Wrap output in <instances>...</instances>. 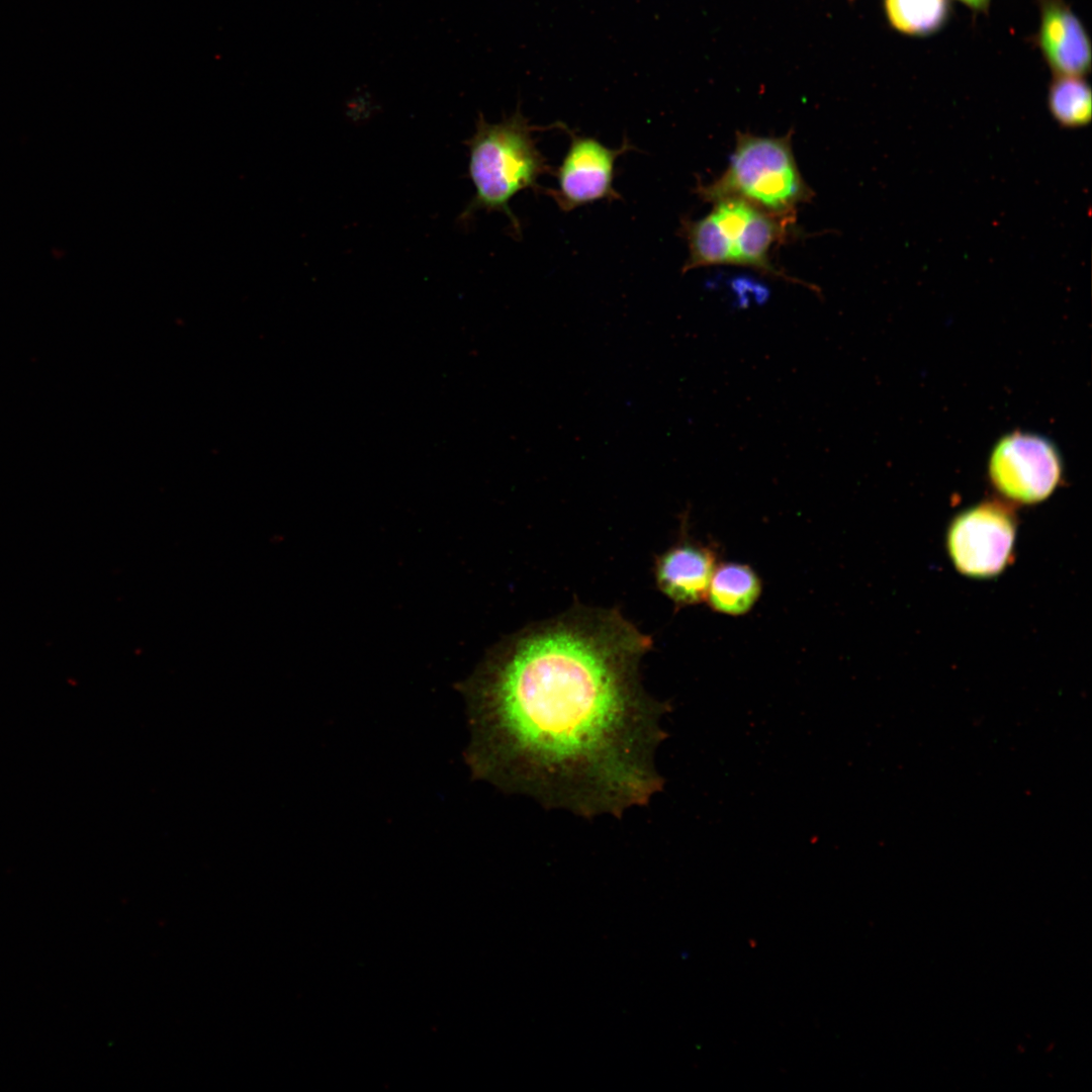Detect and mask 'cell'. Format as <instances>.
Returning a JSON list of instances; mask_svg holds the SVG:
<instances>
[{
  "instance_id": "6da1fadb",
  "label": "cell",
  "mask_w": 1092,
  "mask_h": 1092,
  "mask_svg": "<svg viewBox=\"0 0 1092 1092\" xmlns=\"http://www.w3.org/2000/svg\"><path fill=\"white\" fill-rule=\"evenodd\" d=\"M651 647L618 609L584 606L498 642L455 685L472 779L586 818L647 805L664 786L655 752L671 710L641 682Z\"/></svg>"
},
{
  "instance_id": "7a4b0ae2",
  "label": "cell",
  "mask_w": 1092,
  "mask_h": 1092,
  "mask_svg": "<svg viewBox=\"0 0 1092 1092\" xmlns=\"http://www.w3.org/2000/svg\"><path fill=\"white\" fill-rule=\"evenodd\" d=\"M536 130L541 127L530 124L519 108L497 123H489L479 115L476 129L467 141L468 172L475 192L462 219L479 210L497 211L508 217L515 235L521 236L520 221L510 203L523 190L542 192L538 180L552 172L537 146Z\"/></svg>"
},
{
  "instance_id": "3957f363",
  "label": "cell",
  "mask_w": 1092,
  "mask_h": 1092,
  "mask_svg": "<svg viewBox=\"0 0 1092 1092\" xmlns=\"http://www.w3.org/2000/svg\"><path fill=\"white\" fill-rule=\"evenodd\" d=\"M696 192L706 202L740 199L792 219L797 206L814 196L797 166L791 132L778 138L737 132L727 169L713 182L698 184Z\"/></svg>"
},
{
  "instance_id": "277c9868",
  "label": "cell",
  "mask_w": 1092,
  "mask_h": 1092,
  "mask_svg": "<svg viewBox=\"0 0 1092 1092\" xmlns=\"http://www.w3.org/2000/svg\"><path fill=\"white\" fill-rule=\"evenodd\" d=\"M709 213L716 265L750 267L764 274L800 282L780 271L770 252L783 241L794 219L779 217L740 199L717 201Z\"/></svg>"
},
{
  "instance_id": "5b68a950",
  "label": "cell",
  "mask_w": 1092,
  "mask_h": 1092,
  "mask_svg": "<svg viewBox=\"0 0 1092 1092\" xmlns=\"http://www.w3.org/2000/svg\"><path fill=\"white\" fill-rule=\"evenodd\" d=\"M1015 533L1013 513L1003 504L985 502L953 519L947 530V551L961 573L993 577L1010 561Z\"/></svg>"
},
{
  "instance_id": "8992f818",
  "label": "cell",
  "mask_w": 1092,
  "mask_h": 1092,
  "mask_svg": "<svg viewBox=\"0 0 1092 1092\" xmlns=\"http://www.w3.org/2000/svg\"><path fill=\"white\" fill-rule=\"evenodd\" d=\"M568 149L555 170L556 188L543 189L564 212L600 200H622L614 187L617 159L637 149L625 138L619 149H610L592 136L579 135L566 125Z\"/></svg>"
},
{
  "instance_id": "52a82bcc",
  "label": "cell",
  "mask_w": 1092,
  "mask_h": 1092,
  "mask_svg": "<svg viewBox=\"0 0 1092 1092\" xmlns=\"http://www.w3.org/2000/svg\"><path fill=\"white\" fill-rule=\"evenodd\" d=\"M1061 462L1055 448L1045 439L1028 434H1013L995 447L989 474L996 489L1020 504L1045 499L1061 478Z\"/></svg>"
},
{
  "instance_id": "ba28073f",
  "label": "cell",
  "mask_w": 1092,
  "mask_h": 1092,
  "mask_svg": "<svg viewBox=\"0 0 1092 1092\" xmlns=\"http://www.w3.org/2000/svg\"><path fill=\"white\" fill-rule=\"evenodd\" d=\"M717 565L711 545L685 535L655 557V582L676 607L697 605L705 601Z\"/></svg>"
},
{
  "instance_id": "9c48e42d",
  "label": "cell",
  "mask_w": 1092,
  "mask_h": 1092,
  "mask_svg": "<svg viewBox=\"0 0 1092 1092\" xmlns=\"http://www.w3.org/2000/svg\"><path fill=\"white\" fill-rule=\"evenodd\" d=\"M1038 40L1043 57L1058 75L1081 77L1089 71V37L1078 17L1060 1L1043 3Z\"/></svg>"
},
{
  "instance_id": "30bf717a",
  "label": "cell",
  "mask_w": 1092,
  "mask_h": 1092,
  "mask_svg": "<svg viewBox=\"0 0 1092 1092\" xmlns=\"http://www.w3.org/2000/svg\"><path fill=\"white\" fill-rule=\"evenodd\" d=\"M761 592V579L752 567L725 562L717 565L705 601L714 612L737 617L751 611Z\"/></svg>"
},
{
  "instance_id": "8fae6325",
  "label": "cell",
  "mask_w": 1092,
  "mask_h": 1092,
  "mask_svg": "<svg viewBox=\"0 0 1092 1092\" xmlns=\"http://www.w3.org/2000/svg\"><path fill=\"white\" fill-rule=\"evenodd\" d=\"M1048 103L1052 115L1063 126L1080 127L1091 120V90L1081 77L1059 75L1051 85Z\"/></svg>"
},
{
  "instance_id": "7c38bea8",
  "label": "cell",
  "mask_w": 1092,
  "mask_h": 1092,
  "mask_svg": "<svg viewBox=\"0 0 1092 1092\" xmlns=\"http://www.w3.org/2000/svg\"><path fill=\"white\" fill-rule=\"evenodd\" d=\"M886 15L898 31L926 35L937 31L946 21V0H884Z\"/></svg>"
},
{
  "instance_id": "4fadbf2b",
  "label": "cell",
  "mask_w": 1092,
  "mask_h": 1092,
  "mask_svg": "<svg viewBox=\"0 0 1092 1092\" xmlns=\"http://www.w3.org/2000/svg\"><path fill=\"white\" fill-rule=\"evenodd\" d=\"M960 1L963 2L964 4H966L967 6L971 7L972 9L978 10V11L986 9L989 2H990V0H960Z\"/></svg>"
}]
</instances>
